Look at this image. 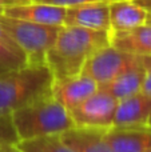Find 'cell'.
<instances>
[{
    "label": "cell",
    "mask_w": 151,
    "mask_h": 152,
    "mask_svg": "<svg viewBox=\"0 0 151 152\" xmlns=\"http://www.w3.org/2000/svg\"><path fill=\"white\" fill-rule=\"evenodd\" d=\"M24 152H76L60 137V135L36 137V139L21 140L16 143Z\"/></svg>",
    "instance_id": "obj_16"
},
{
    "label": "cell",
    "mask_w": 151,
    "mask_h": 152,
    "mask_svg": "<svg viewBox=\"0 0 151 152\" xmlns=\"http://www.w3.org/2000/svg\"><path fill=\"white\" fill-rule=\"evenodd\" d=\"M143 94L151 96V71H146V76L143 80V86H142V91Z\"/></svg>",
    "instance_id": "obj_20"
},
{
    "label": "cell",
    "mask_w": 151,
    "mask_h": 152,
    "mask_svg": "<svg viewBox=\"0 0 151 152\" xmlns=\"http://www.w3.org/2000/svg\"><path fill=\"white\" fill-rule=\"evenodd\" d=\"M35 1H42V3H48V4L54 5H60V7L68 8L74 7V5H80V4H87V3H98V1H114V0H35Z\"/></svg>",
    "instance_id": "obj_19"
},
{
    "label": "cell",
    "mask_w": 151,
    "mask_h": 152,
    "mask_svg": "<svg viewBox=\"0 0 151 152\" xmlns=\"http://www.w3.org/2000/svg\"><path fill=\"white\" fill-rule=\"evenodd\" d=\"M139 63H142V58L108 44L99 48L87 59L82 72L91 76L100 87Z\"/></svg>",
    "instance_id": "obj_5"
},
{
    "label": "cell",
    "mask_w": 151,
    "mask_h": 152,
    "mask_svg": "<svg viewBox=\"0 0 151 152\" xmlns=\"http://www.w3.org/2000/svg\"><path fill=\"white\" fill-rule=\"evenodd\" d=\"M19 1H35V0H19Z\"/></svg>",
    "instance_id": "obj_26"
},
{
    "label": "cell",
    "mask_w": 151,
    "mask_h": 152,
    "mask_svg": "<svg viewBox=\"0 0 151 152\" xmlns=\"http://www.w3.org/2000/svg\"><path fill=\"white\" fill-rule=\"evenodd\" d=\"M147 12L133 0L110 1V32L130 31L147 21Z\"/></svg>",
    "instance_id": "obj_12"
},
{
    "label": "cell",
    "mask_w": 151,
    "mask_h": 152,
    "mask_svg": "<svg viewBox=\"0 0 151 152\" xmlns=\"http://www.w3.org/2000/svg\"><path fill=\"white\" fill-rule=\"evenodd\" d=\"M147 24H151V13H149V15H147V21H146Z\"/></svg>",
    "instance_id": "obj_25"
},
{
    "label": "cell",
    "mask_w": 151,
    "mask_h": 152,
    "mask_svg": "<svg viewBox=\"0 0 151 152\" xmlns=\"http://www.w3.org/2000/svg\"><path fill=\"white\" fill-rule=\"evenodd\" d=\"M27 63L23 51L13 43L0 39V75Z\"/></svg>",
    "instance_id": "obj_17"
},
{
    "label": "cell",
    "mask_w": 151,
    "mask_h": 152,
    "mask_svg": "<svg viewBox=\"0 0 151 152\" xmlns=\"http://www.w3.org/2000/svg\"><path fill=\"white\" fill-rule=\"evenodd\" d=\"M54 76L45 63L31 64L0 75V115L13 111L52 94Z\"/></svg>",
    "instance_id": "obj_2"
},
{
    "label": "cell",
    "mask_w": 151,
    "mask_h": 152,
    "mask_svg": "<svg viewBox=\"0 0 151 152\" xmlns=\"http://www.w3.org/2000/svg\"><path fill=\"white\" fill-rule=\"evenodd\" d=\"M133 1L135 4L141 5L142 8H144L149 13H151V0H133Z\"/></svg>",
    "instance_id": "obj_23"
},
{
    "label": "cell",
    "mask_w": 151,
    "mask_h": 152,
    "mask_svg": "<svg viewBox=\"0 0 151 152\" xmlns=\"http://www.w3.org/2000/svg\"><path fill=\"white\" fill-rule=\"evenodd\" d=\"M0 152H24L15 143H0Z\"/></svg>",
    "instance_id": "obj_21"
},
{
    "label": "cell",
    "mask_w": 151,
    "mask_h": 152,
    "mask_svg": "<svg viewBox=\"0 0 151 152\" xmlns=\"http://www.w3.org/2000/svg\"><path fill=\"white\" fill-rule=\"evenodd\" d=\"M151 115V96L138 92L122 100H118L111 128L149 126Z\"/></svg>",
    "instance_id": "obj_9"
},
{
    "label": "cell",
    "mask_w": 151,
    "mask_h": 152,
    "mask_svg": "<svg viewBox=\"0 0 151 152\" xmlns=\"http://www.w3.org/2000/svg\"><path fill=\"white\" fill-rule=\"evenodd\" d=\"M144 152H151V148H149V150H146Z\"/></svg>",
    "instance_id": "obj_28"
},
{
    "label": "cell",
    "mask_w": 151,
    "mask_h": 152,
    "mask_svg": "<svg viewBox=\"0 0 151 152\" xmlns=\"http://www.w3.org/2000/svg\"><path fill=\"white\" fill-rule=\"evenodd\" d=\"M144 76H146V68H144L143 63H139L128 68L127 71L122 72L120 75H118L107 84L100 86L99 88L103 89L108 95H111L118 102V100H122L125 97L141 92Z\"/></svg>",
    "instance_id": "obj_15"
},
{
    "label": "cell",
    "mask_w": 151,
    "mask_h": 152,
    "mask_svg": "<svg viewBox=\"0 0 151 152\" xmlns=\"http://www.w3.org/2000/svg\"><path fill=\"white\" fill-rule=\"evenodd\" d=\"M20 3H26V1H19V0H0V13H3V11L10 5H15V4H20Z\"/></svg>",
    "instance_id": "obj_22"
},
{
    "label": "cell",
    "mask_w": 151,
    "mask_h": 152,
    "mask_svg": "<svg viewBox=\"0 0 151 152\" xmlns=\"http://www.w3.org/2000/svg\"><path fill=\"white\" fill-rule=\"evenodd\" d=\"M110 44V31L62 26L52 47L47 51L45 64L54 80L82 72L87 59L95 51Z\"/></svg>",
    "instance_id": "obj_1"
},
{
    "label": "cell",
    "mask_w": 151,
    "mask_h": 152,
    "mask_svg": "<svg viewBox=\"0 0 151 152\" xmlns=\"http://www.w3.org/2000/svg\"><path fill=\"white\" fill-rule=\"evenodd\" d=\"M19 142L36 137L60 135L74 127L70 111L47 95L11 113Z\"/></svg>",
    "instance_id": "obj_3"
},
{
    "label": "cell",
    "mask_w": 151,
    "mask_h": 152,
    "mask_svg": "<svg viewBox=\"0 0 151 152\" xmlns=\"http://www.w3.org/2000/svg\"><path fill=\"white\" fill-rule=\"evenodd\" d=\"M117 100L99 88L95 94L70 110L74 127L108 131L112 127Z\"/></svg>",
    "instance_id": "obj_6"
},
{
    "label": "cell",
    "mask_w": 151,
    "mask_h": 152,
    "mask_svg": "<svg viewBox=\"0 0 151 152\" xmlns=\"http://www.w3.org/2000/svg\"><path fill=\"white\" fill-rule=\"evenodd\" d=\"M149 126L151 127V115H150V119H149Z\"/></svg>",
    "instance_id": "obj_27"
},
{
    "label": "cell",
    "mask_w": 151,
    "mask_h": 152,
    "mask_svg": "<svg viewBox=\"0 0 151 152\" xmlns=\"http://www.w3.org/2000/svg\"><path fill=\"white\" fill-rule=\"evenodd\" d=\"M64 26L110 31V3L98 1L68 7L66 10Z\"/></svg>",
    "instance_id": "obj_10"
},
{
    "label": "cell",
    "mask_w": 151,
    "mask_h": 152,
    "mask_svg": "<svg viewBox=\"0 0 151 152\" xmlns=\"http://www.w3.org/2000/svg\"><path fill=\"white\" fill-rule=\"evenodd\" d=\"M104 139L114 152H144L151 148V127L110 128L104 131Z\"/></svg>",
    "instance_id": "obj_11"
},
{
    "label": "cell",
    "mask_w": 151,
    "mask_h": 152,
    "mask_svg": "<svg viewBox=\"0 0 151 152\" xmlns=\"http://www.w3.org/2000/svg\"><path fill=\"white\" fill-rule=\"evenodd\" d=\"M142 63H143L146 71H151V56H143L142 58Z\"/></svg>",
    "instance_id": "obj_24"
},
{
    "label": "cell",
    "mask_w": 151,
    "mask_h": 152,
    "mask_svg": "<svg viewBox=\"0 0 151 152\" xmlns=\"http://www.w3.org/2000/svg\"><path fill=\"white\" fill-rule=\"evenodd\" d=\"M19 137L11 115H0V143H18Z\"/></svg>",
    "instance_id": "obj_18"
},
{
    "label": "cell",
    "mask_w": 151,
    "mask_h": 152,
    "mask_svg": "<svg viewBox=\"0 0 151 152\" xmlns=\"http://www.w3.org/2000/svg\"><path fill=\"white\" fill-rule=\"evenodd\" d=\"M60 137L76 152H114L100 129L72 127L60 134Z\"/></svg>",
    "instance_id": "obj_14"
},
{
    "label": "cell",
    "mask_w": 151,
    "mask_h": 152,
    "mask_svg": "<svg viewBox=\"0 0 151 152\" xmlns=\"http://www.w3.org/2000/svg\"><path fill=\"white\" fill-rule=\"evenodd\" d=\"M110 44L131 55L151 56V24H143L130 31L110 32Z\"/></svg>",
    "instance_id": "obj_13"
},
{
    "label": "cell",
    "mask_w": 151,
    "mask_h": 152,
    "mask_svg": "<svg viewBox=\"0 0 151 152\" xmlns=\"http://www.w3.org/2000/svg\"><path fill=\"white\" fill-rule=\"evenodd\" d=\"M98 89L99 84L83 72L60 80H54L52 84L54 97L68 111L95 94Z\"/></svg>",
    "instance_id": "obj_7"
},
{
    "label": "cell",
    "mask_w": 151,
    "mask_h": 152,
    "mask_svg": "<svg viewBox=\"0 0 151 152\" xmlns=\"http://www.w3.org/2000/svg\"><path fill=\"white\" fill-rule=\"evenodd\" d=\"M0 24L10 39L23 51L27 63H45L47 51L58 37L60 27L37 24L0 13Z\"/></svg>",
    "instance_id": "obj_4"
},
{
    "label": "cell",
    "mask_w": 151,
    "mask_h": 152,
    "mask_svg": "<svg viewBox=\"0 0 151 152\" xmlns=\"http://www.w3.org/2000/svg\"><path fill=\"white\" fill-rule=\"evenodd\" d=\"M67 8L42 1H26L20 4L10 5L3 11V15L20 20L32 21L47 26H64Z\"/></svg>",
    "instance_id": "obj_8"
}]
</instances>
